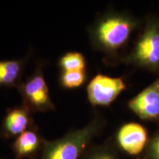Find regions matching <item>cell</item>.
<instances>
[{
  "instance_id": "7c38bea8",
  "label": "cell",
  "mask_w": 159,
  "mask_h": 159,
  "mask_svg": "<svg viewBox=\"0 0 159 159\" xmlns=\"http://www.w3.org/2000/svg\"><path fill=\"white\" fill-rule=\"evenodd\" d=\"M88 80V72L85 71H61L59 85L64 89H74L83 86Z\"/></svg>"
},
{
  "instance_id": "6da1fadb",
  "label": "cell",
  "mask_w": 159,
  "mask_h": 159,
  "mask_svg": "<svg viewBox=\"0 0 159 159\" xmlns=\"http://www.w3.org/2000/svg\"><path fill=\"white\" fill-rule=\"evenodd\" d=\"M142 23V19L130 12L109 9L99 14L89 27L91 47L104 55L105 63H120L123 52Z\"/></svg>"
},
{
  "instance_id": "30bf717a",
  "label": "cell",
  "mask_w": 159,
  "mask_h": 159,
  "mask_svg": "<svg viewBox=\"0 0 159 159\" xmlns=\"http://www.w3.org/2000/svg\"><path fill=\"white\" fill-rule=\"evenodd\" d=\"M26 60L0 61V87L18 88L21 84Z\"/></svg>"
},
{
  "instance_id": "4fadbf2b",
  "label": "cell",
  "mask_w": 159,
  "mask_h": 159,
  "mask_svg": "<svg viewBox=\"0 0 159 159\" xmlns=\"http://www.w3.org/2000/svg\"><path fill=\"white\" fill-rule=\"evenodd\" d=\"M85 159H117L111 150L107 149H97L89 153Z\"/></svg>"
},
{
  "instance_id": "5bb4252c",
  "label": "cell",
  "mask_w": 159,
  "mask_h": 159,
  "mask_svg": "<svg viewBox=\"0 0 159 159\" xmlns=\"http://www.w3.org/2000/svg\"><path fill=\"white\" fill-rule=\"evenodd\" d=\"M148 152L151 159H159V131L149 144Z\"/></svg>"
},
{
  "instance_id": "ba28073f",
  "label": "cell",
  "mask_w": 159,
  "mask_h": 159,
  "mask_svg": "<svg viewBox=\"0 0 159 159\" xmlns=\"http://www.w3.org/2000/svg\"><path fill=\"white\" fill-rule=\"evenodd\" d=\"M32 113L23 105L8 108L1 125V135L3 138L9 139L19 136L33 125Z\"/></svg>"
},
{
  "instance_id": "9c48e42d",
  "label": "cell",
  "mask_w": 159,
  "mask_h": 159,
  "mask_svg": "<svg viewBox=\"0 0 159 159\" xmlns=\"http://www.w3.org/2000/svg\"><path fill=\"white\" fill-rule=\"evenodd\" d=\"M44 141L41 139L37 130L32 127L17 137L13 144V150L17 158L32 157L43 145Z\"/></svg>"
},
{
  "instance_id": "8992f818",
  "label": "cell",
  "mask_w": 159,
  "mask_h": 159,
  "mask_svg": "<svg viewBox=\"0 0 159 159\" xmlns=\"http://www.w3.org/2000/svg\"><path fill=\"white\" fill-rule=\"evenodd\" d=\"M128 108L144 121H159V75L152 83L130 99Z\"/></svg>"
},
{
  "instance_id": "277c9868",
  "label": "cell",
  "mask_w": 159,
  "mask_h": 159,
  "mask_svg": "<svg viewBox=\"0 0 159 159\" xmlns=\"http://www.w3.org/2000/svg\"><path fill=\"white\" fill-rule=\"evenodd\" d=\"M42 68V64L38 63L34 72L17 88L22 99V105L30 113L47 112L55 108Z\"/></svg>"
},
{
  "instance_id": "7a4b0ae2",
  "label": "cell",
  "mask_w": 159,
  "mask_h": 159,
  "mask_svg": "<svg viewBox=\"0 0 159 159\" xmlns=\"http://www.w3.org/2000/svg\"><path fill=\"white\" fill-rule=\"evenodd\" d=\"M139 34L120 62L159 75V13H148L142 19Z\"/></svg>"
},
{
  "instance_id": "3957f363",
  "label": "cell",
  "mask_w": 159,
  "mask_h": 159,
  "mask_svg": "<svg viewBox=\"0 0 159 159\" xmlns=\"http://www.w3.org/2000/svg\"><path fill=\"white\" fill-rule=\"evenodd\" d=\"M104 124V119L97 115L83 128L71 130L57 140L44 141L42 159H79Z\"/></svg>"
},
{
  "instance_id": "5b68a950",
  "label": "cell",
  "mask_w": 159,
  "mask_h": 159,
  "mask_svg": "<svg viewBox=\"0 0 159 159\" xmlns=\"http://www.w3.org/2000/svg\"><path fill=\"white\" fill-rule=\"evenodd\" d=\"M126 89L127 84L122 77L99 73L87 85V97L92 106L106 107L112 104Z\"/></svg>"
},
{
  "instance_id": "8fae6325",
  "label": "cell",
  "mask_w": 159,
  "mask_h": 159,
  "mask_svg": "<svg viewBox=\"0 0 159 159\" xmlns=\"http://www.w3.org/2000/svg\"><path fill=\"white\" fill-rule=\"evenodd\" d=\"M61 71H85L87 69L86 59L78 52H68L60 57L57 63Z\"/></svg>"
},
{
  "instance_id": "52a82bcc",
  "label": "cell",
  "mask_w": 159,
  "mask_h": 159,
  "mask_svg": "<svg viewBox=\"0 0 159 159\" xmlns=\"http://www.w3.org/2000/svg\"><path fill=\"white\" fill-rule=\"evenodd\" d=\"M148 132L143 125L136 122L123 125L116 134L119 148L127 153L138 155L142 152L148 143Z\"/></svg>"
}]
</instances>
